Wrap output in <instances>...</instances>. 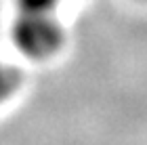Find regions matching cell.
I'll return each mask as SVG.
<instances>
[{
  "instance_id": "cell-1",
  "label": "cell",
  "mask_w": 147,
  "mask_h": 145,
  "mask_svg": "<svg viewBox=\"0 0 147 145\" xmlns=\"http://www.w3.org/2000/svg\"><path fill=\"white\" fill-rule=\"evenodd\" d=\"M11 40L23 57L32 61H46L63 49L65 30L57 13L15 11Z\"/></svg>"
},
{
  "instance_id": "cell-2",
  "label": "cell",
  "mask_w": 147,
  "mask_h": 145,
  "mask_svg": "<svg viewBox=\"0 0 147 145\" xmlns=\"http://www.w3.org/2000/svg\"><path fill=\"white\" fill-rule=\"evenodd\" d=\"M17 88V74L9 63L0 57V103H4Z\"/></svg>"
},
{
  "instance_id": "cell-3",
  "label": "cell",
  "mask_w": 147,
  "mask_h": 145,
  "mask_svg": "<svg viewBox=\"0 0 147 145\" xmlns=\"http://www.w3.org/2000/svg\"><path fill=\"white\" fill-rule=\"evenodd\" d=\"M67 0H15V11H38V13H59V6Z\"/></svg>"
}]
</instances>
